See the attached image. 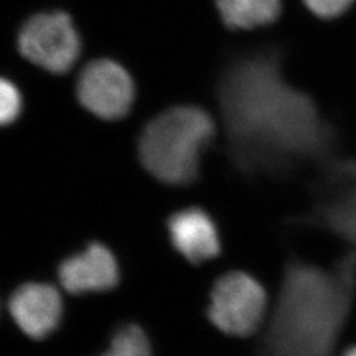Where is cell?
Returning <instances> with one entry per match:
<instances>
[{"mask_svg":"<svg viewBox=\"0 0 356 356\" xmlns=\"http://www.w3.org/2000/svg\"><path fill=\"white\" fill-rule=\"evenodd\" d=\"M216 132V123L204 108L172 107L143 131L141 163L164 184L191 185L200 178L202 153L214 140Z\"/></svg>","mask_w":356,"mask_h":356,"instance_id":"cell-3","label":"cell"},{"mask_svg":"<svg viewBox=\"0 0 356 356\" xmlns=\"http://www.w3.org/2000/svg\"><path fill=\"white\" fill-rule=\"evenodd\" d=\"M356 297V251L331 267L289 257L256 356H332Z\"/></svg>","mask_w":356,"mask_h":356,"instance_id":"cell-2","label":"cell"},{"mask_svg":"<svg viewBox=\"0 0 356 356\" xmlns=\"http://www.w3.org/2000/svg\"><path fill=\"white\" fill-rule=\"evenodd\" d=\"M102 356H152L148 338L140 327L128 325L115 334L110 348Z\"/></svg>","mask_w":356,"mask_h":356,"instance_id":"cell-11","label":"cell"},{"mask_svg":"<svg viewBox=\"0 0 356 356\" xmlns=\"http://www.w3.org/2000/svg\"><path fill=\"white\" fill-rule=\"evenodd\" d=\"M76 92L90 113L106 120H115L129 111L135 98V86L123 66L110 60H98L81 73Z\"/></svg>","mask_w":356,"mask_h":356,"instance_id":"cell-6","label":"cell"},{"mask_svg":"<svg viewBox=\"0 0 356 356\" xmlns=\"http://www.w3.org/2000/svg\"><path fill=\"white\" fill-rule=\"evenodd\" d=\"M22 111V95L13 82L0 78V126L16 120Z\"/></svg>","mask_w":356,"mask_h":356,"instance_id":"cell-12","label":"cell"},{"mask_svg":"<svg viewBox=\"0 0 356 356\" xmlns=\"http://www.w3.org/2000/svg\"><path fill=\"white\" fill-rule=\"evenodd\" d=\"M58 276L65 289L73 294L102 292L118 284L119 269L110 250L94 243L82 254L66 259L58 269Z\"/></svg>","mask_w":356,"mask_h":356,"instance_id":"cell-9","label":"cell"},{"mask_svg":"<svg viewBox=\"0 0 356 356\" xmlns=\"http://www.w3.org/2000/svg\"><path fill=\"white\" fill-rule=\"evenodd\" d=\"M168 231L173 247L191 264H201L222 252L216 220L201 207H188L170 216Z\"/></svg>","mask_w":356,"mask_h":356,"instance_id":"cell-7","label":"cell"},{"mask_svg":"<svg viewBox=\"0 0 356 356\" xmlns=\"http://www.w3.org/2000/svg\"><path fill=\"white\" fill-rule=\"evenodd\" d=\"M343 356H356V346L353 347V348H350V350H347Z\"/></svg>","mask_w":356,"mask_h":356,"instance_id":"cell-14","label":"cell"},{"mask_svg":"<svg viewBox=\"0 0 356 356\" xmlns=\"http://www.w3.org/2000/svg\"><path fill=\"white\" fill-rule=\"evenodd\" d=\"M216 6L223 24L232 31L269 26L281 13V0H216Z\"/></svg>","mask_w":356,"mask_h":356,"instance_id":"cell-10","label":"cell"},{"mask_svg":"<svg viewBox=\"0 0 356 356\" xmlns=\"http://www.w3.org/2000/svg\"><path fill=\"white\" fill-rule=\"evenodd\" d=\"M355 0H304L309 11L321 19H335L347 13Z\"/></svg>","mask_w":356,"mask_h":356,"instance_id":"cell-13","label":"cell"},{"mask_svg":"<svg viewBox=\"0 0 356 356\" xmlns=\"http://www.w3.org/2000/svg\"><path fill=\"white\" fill-rule=\"evenodd\" d=\"M267 312V293L254 276L232 270L214 282L209 318L232 337H250L260 329Z\"/></svg>","mask_w":356,"mask_h":356,"instance_id":"cell-4","label":"cell"},{"mask_svg":"<svg viewBox=\"0 0 356 356\" xmlns=\"http://www.w3.org/2000/svg\"><path fill=\"white\" fill-rule=\"evenodd\" d=\"M8 309L23 332L42 339L57 327L63 316V300L54 286L31 282L13 292Z\"/></svg>","mask_w":356,"mask_h":356,"instance_id":"cell-8","label":"cell"},{"mask_svg":"<svg viewBox=\"0 0 356 356\" xmlns=\"http://www.w3.org/2000/svg\"><path fill=\"white\" fill-rule=\"evenodd\" d=\"M17 44L26 60L51 73L72 69L81 49L76 28L65 13L35 15L22 28Z\"/></svg>","mask_w":356,"mask_h":356,"instance_id":"cell-5","label":"cell"},{"mask_svg":"<svg viewBox=\"0 0 356 356\" xmlns=\"http://www.w3.org/2000/svg\"><path fill=\"white\" fill-rule=\"evenodd\" d=\"M216 103L229 164L244 178L288 177L337 156L338 129L316 99L284 76V51L234 54L218 76Z\"/></svg>","mask_w":356,"mask_h":356,"instance_id":"cell-1","label":"cell"}]
</instances>
